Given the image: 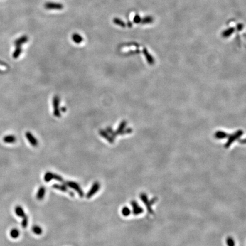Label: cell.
I'll return each mask as SVG.
<instances>
[{"mask_svg":"<svg viewBox=\"0 0 246 246\" xmlns=\"http://www.w3.org/2000/svg\"><path fill=\"white\" fill-rule=\"evenodd\" d=\"M140 198L142 202L144 203V205L146 206V209L148 212L150 214H153V211L151 208V206L154 205L158 200L157 197H154L151 199V200H149L148 196L145 193H141L140 195Z\"/></svg>","mask_w":246,"mask_h":246,"instance_id":"1","label":"cell"},{"mask_svg":"<svg viewBox=\"0 0 246 246\" xmlns=\"http://www.w3.org/2000/svg\"><path fill=\"white\" fill-rule=\"evenodd\" d=\"M62 183H64L67 187H69V188L75 190L80 197H84V192H83V190L82 189L80 185L77 183H76V182H74V181H64Z\"/></svg>","mask_w":246,"mask_h":246,"instance_id":"2","label":"cell"},{"mask_svg":"<svg viewBox=\"0 0 246 246\" xmlns=\"http://www.w3.org/2000/svg\"><path fill=\"white\" fill-rule=\"evenodd\" d=\"M100 183L99 182H95L86 195L87 198L89 199L91 198L99 191V190L100 189Z\"/></svg>","mask_w":246,"mask_h":246,"instance_id":"3","label":"cell"},{"mask_svg":"<svg viewBox=\"0 0 246 246\" xmlns=\"http://www.w3.org/2000/svg\"><path fill=\"white\" fill-rule=\"evenodd\" d=\"M131 204L133 208V214L134 215H140L144 212V208L142 207H140L136 201L132 200Z\"/></svg>","mask_w":246,"mask_h":246,"instance_id":"4","label":"cell"},{"mask_svg":"<svg viewBox=\"0 0 246 246\" xmlns=\"http://www.w3.org/2000/svg\"><path fill=\"white\" fill-rule=\"evenodd\" d=\"M53 188L55 189L58 190L62 191L63 192L67 193L71 197H74V193L68 189L67 187L66 186L64 183H63V184H57V183L56 184H54L53 185Z\"/></svg>","mask_w":246,"mask_h":246,"instance_id":"5","label":"cell"},{"mask_svg":"<svg viewBox=\"0 0 246 246\" xmlns=\"http://www.w3.org/2000/svg\"><path fill=\"white\" fill-rule=\"evenodd\" d=\"M45 7L48 9L60 10L63 8V6L61 4L48 2L45 4Z\"/></svg>","mask_w":246,"mask_h":246,"instance_id":"6","label":"cell"},{"mask_svg":"<svg viewBox=\"0 0 246 246\" xmlns=\"http://www.w3.org/2000/svg\"><path fill=\"white\" fill-rule=\"evenodd\" d=\"M53 107H54V114L56 117H60V112L59 109L58 108L59 107V100L58 96H55L53 99Z\"/></svg>","mask_w":246,"mask_h":246,"instance_id":"7","label":"cell"},{"mask_svg":"<svg viewBox=\"0 0 246 246\" xmlns=\"http://www.w3.org/2000/svg\"><path fill=\"white\" fill-rule=\"evenodd\" d=\"M26 137L32 146L34 147L37 146L38 144V141L31 133L30 132H27L26 133Z\"/></svg>","mask_w":246,"mask_h":246,"instance_id":"8","label":"cell"},{"mask_svg":"<svg viewBox=\"0 0 246 246\" xmlns=\"http://www.w3.org/2000/svg\"><path fill=\"white\" fill-rule=\"evenodd\" d=\"M46 193V189L44 186H41L38 190L36 197L38 200H42L44 198Z\"/></svg>","mask_w":246,"mask_h":246,"instance_id":"9","label":"cell"},{"mask_svg":"<svg viewBox=\"0 0 246 246\" xmlns=\"http://www.w3.org/2000/svg\"><path fill=\"white\" fill-rule=\"evenodd\" d=\"M28 41V37L27 36H22L21 37L16 39L14 42V45L16 46H21L22 44L26 43Z\"/></svg>","mask_w":246,"mask_h":246,"instance_id":"10","label":"cell"},{"mask_svg":"<svg viewBox=\"0 0 246 246\" xmlns=\"http://www.w3.org/2000/svg\"><path fill=\"white\" fill-rule=\"evenodd\" d=\"M16 137L13 135H8L3 138V141L5 143L12 144L16 141Z\"/></svg>","mask_w":246,"mask_h":246,"instance_id":"11","label":"cell"},{"mask_svg":"<svg viewBox=\"0 0 246 246\" xmlns=\"http://www.w3.org/2000/svg\"><path fill=\"white\" fill-rule=\"evenodd\" d=\"M15 212H16L17 216H18L19 217H21V218H23L26 215V214L25 213L23 209L20 206H17L16 208Z\"/></svg>","mask_w":246,"mask_h":246,"instance_id":"12","label":"cell"},{"mask_svg":"<svg viewBox=\"0 0 246 246\" xmlns=\"http://www.w3.org/2000/svg\"><path fill=\"white\" fill-rule=\"evenodd\" d=\"M72 39L73 40L74 42H75L76 43H80L83 41V38L82 37V36H80L79 34L75 33L72 36Z\"/></svg>","mask_w":246,"mask_h":246,"instance_id":"13","label":"cell"},{"mask_svg":"<svg viewBox=\"0 0 246 246\" xmlns=\"http://www.w3.org/2000/svg\"><path fill=\"white\" fill-rule=\"evenodd\" d=\"M53 173L50 172V171H48L44 175V180L46 182H48L51 181V180H53Z\"/></svg>","mask_w":246,"mask_h":246,"instance_id":"14","label":"cell"},{"mask_svg":"<svg viewBox=\"0 0 246 246\" xmlns=\"http://www.w3.org/2000/svg\"><path fill=\"white\" fill-rule=\"evenodd\" d=\"M32 231L33 232L36 234V235H41L42 233V229L41 227L37 225H35L32 227Z\"/></svg>","mask_w":246,"mask_h":246,"instance_id":"15","label":"cell"},{"mask_svg":"<svg viewBox=\"0 0 246 246\" xmlns=\"http://www.w3.org/2000/svg\"><path fill=\"white\" fill-rule=\"evenodd\" d=\"M19 235V231L17 228H13L10 231V236L12 238L16 239L18 237Z\"/></svg>","mask_w":246,"mask_h":246,"instance_id":"16","label":"cell"},{"mask_svg":"<svg viewBox=\"0 0 246 246\" xmlns=\"http://www.w3.org/2000/svg\"><path fill=\"white\" fill-rule=\"evenodd\" d=\"M131 211L130 208H128V207H127V206L124 207L122 208V215H123V216H124V217H128V216H129L131 214Z\"/></svg>","mask_w":246,"mask_h":246,"instance_id":"17","label":"cell"},{"mask_svg":"<svg viewBox=\"0 0 246 246\" xmlns=\"http://www.w3.org/2000/svg\"><path fill=\"white\" fill-rule=\"evenodd\" d=\"M22 52V48H21L20 46H17V48H16L15 51H14L13 54V57L15 59L19 57L21 53Z\"/></svg>","mask_w":246,"mask_h":246,"instance_id":"18","label":"cell"},{"mask_svg":"<svg viewBox=\"0 0 246 246\" xmlns=\"http://www.w3.org/2000/svg\"><path fill=\"white\" fill-rule=\"evenodd\" d=\"M100 134L102 136V137H103L104 138H105L109 142H110V143H112L113 142V140L111 138V137H109V136H108V135L105 132H104V131H100Z\"/></svg>","mask_w":246,"mask_h":246,"instance_id":"19","label":"cell"},{"mask_svg":"<svg viewBox=\"0 0 246 246\" xmlns=\"http://www.w3.org/2000/svg\"><path fill=\"white\" fill-rule=\"evenodd\" d=\"M28 217L26 215L24 217L22 218V220L21 222V225L23 228H26L28 226Z\"/></svg>","mask_w":246,"mask_h":246,"instance_id":"20","label":"cell"},{"mask_svg":"<svg viewBox=\"0 0 246 246\" xmlns=\"http://www.w3.org/2000/svg\"><path fill=\"white\" fill-rule=\"evenodd\" d=\"M113 21H114V22L115 24H116L119 26H120L122 27H125V23L123 22L122 19L117 18H114Z\"/></svg>","mask_w":246,"mask_h":246,"instance_id":"21","label":"cell"},{"mask_svg":"<svg viewBox=\"0 0 246 246\" xmlns=\"http://www.w3.org/2000/svg\"><path fill=\"white\" fill-rule=\"evenodd\" d=\"M227 246H235V243L234 239L231 237H228L226 239Z\"/></svg>","mask_w":246,"mask_h":246,"instance_id":"22","label":"cell"},{"mask_svg":"<svg viewBox=\"0 0 246 246\" xmlns=\"http://www.w3.org/2000/svg\"><path fill=\"white\" fill-rule=\"evenodd\" d=\"M234 30H235V29L233 28H228V29H227V30H226V31H225L223 33V36H224L225 37L231 35L232 33H233V32L234 31Z\"/></svg>","mask_w":246,"mask_h":246,"instance_id":"23","label":"cell"},{"mask_svg":"<svg viewBox=\"0 0 246 246\" xmlns=\"http://www.w3.org/2000/svg\"><path fill=\"white\" fill-rule=\"evenodd\" d=\"M53 180H56L57 181L60 182H63L64 181L63 178H62V177H61L60 175H58L55 173H53Z\"/></svg>","mask_w":246,"mask_h":246,"instance_id":"24","label":"cell"},{"mask_svg":"<svg viewBox=\"0 0 246 246\" xmlns=\"http://www.w3.org/2000/svg\"><path fill=\"white\" fill-rule=\"evenodd\" d=\"M153 21V18L151 17L148 16L141 19V22H142V23H151Z\"/></svg>","mask_w":246,"mask_h":246,"instance_id":"25","label":"cell"},{"mask_svg":"<svg viewBox=\"0 0 246 246\" xmlns=\"http://www.w3.org/2000/svg\"><path fill=\"white\" fill-rule=\"evenodd\" d=\"M133 21L136 23H140L141 22V18H140V17L139 15H136L134 17Z\"/></svg>","mask_w":246,"mask_h":246,"instance_id":"26","label":"cell"},{"mask_svg":"<svg viewBox=\"0 0 246 246\" xmlns=\"http://www.w3.org/2000/svg\"><path fill=\"white\" fill-rule=\"evenodd\" d=\"M61 109H62L61 110H62L63 112H66V108H65V107H62Z\"/></svg>","mask_w":246,"mask_h":246,"instance_id":"27","label":"cell"}]
</instances>
